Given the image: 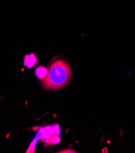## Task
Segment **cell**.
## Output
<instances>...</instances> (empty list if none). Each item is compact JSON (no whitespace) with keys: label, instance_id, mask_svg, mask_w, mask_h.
Listing matches in <instances>:
<instances>
[{"label":"cell","instance_id":"obj_1","mask_svg":"<svg viewBox=\"0 0 135 153\" xmlns=\"http://www.w3.org/2000/svg\"><path fill=\"white\" fill-rule=\"evenodd\" d=\"M48 70L47 75L42 81L44 88L46 90L60 89L68 84L71 78V68L63 60H55Z\"/></svg>","mask_w":135,"mask_h":153},{"label":"cell","instance_id":"obj_2","mask_svg":"<svg viewBox=\"0 0 135 153\" xmlns=\"http://www.w3.org/2000/svg\"><path fill=\"white\" fill-rule=\"evenodd\" d=\"M38 63V59L34 53L26 54L24 58V65L31 68Z\"/></svg>","mask_w":135,"mask_h":153},{"label":"cell","instance_id":"obj_3","mask_svg":"<svg viewBox=\"0 0 135 153\" xmlns=\"http://www.w3.org/2000/svg\"><path fill=\"white\" fill-rule=\"evenodd\" d=\"M48 68H45L43 66H39L35 70V75L39 79H43L46 77V76L47 75L48 73Z\"/></svg>","mask_w":135,"mask_h":153},{"label":"cell","instance_id":"obj_4","mask_svg":"<svg viewBox=\"0 0 135 153\" xmlns=\"http://www.w3.org/2000/svg\"><path fill=\"white\" fill-rule=\"evenodd\" d=\"M58 152H76V151H74V149L69 148V149H66L60 151H59Z\"/></svg>","mask_w":135,"mask_h":153}]
</instances>
